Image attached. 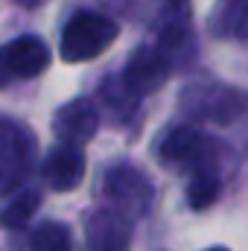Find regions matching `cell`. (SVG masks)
Instances as JSON below:
<instances>
[{"instance_id": "5", "label": "cell", "mask_w": 248, "mask_h": 251, "mask_svg": "<svg viewBox=\"0 0 248 251\" xmlns=\"http://www.w3.org/2000/svg\"><path fill=\"white\" fill-rule=\"evenodd\" d=\"M41 178L56 193H67V190L79 187V181L85 178V152H82V146L59 143L56 149H50L44 164H41Z\"/></svg>"}, {"instance_id": "7", "label": "cell", "mask_w": 248, "mask_h": 251, "mask_svg": "<svg viewBox=\"0 0 248 251\" xmlns=\"http://www.w3.org/2000/svg\"><path fill=\"white\" fill-rule=\"evenodd\" d=\"M85 234H88L91 251H128V240H131L128 219L123 213H117L114 207H102V210L91 213Z\"/></svg>"}, {"instance_id": "8", "label": "cell", "mask_w": 248, "mask_h": 251, "mask_svg": "<svg viewBox=\"0 0 248 251\" xmlns=\"http://www.w3.org/2000/svg\"><path fill=\"white\" fill-rule=\"evenodd\" d=\"M3 53H6V64H9L12 76L32 79V76H41L50 67V47L38 35H21Z\"/></svg>"}, {"instance_id": "6", "label": "cell", "mask_w": 248, "mask_h": 251, "mask_svg": "<svg viewBox=\"0 0 248 251\" xmlns=\"http://www.w3.org/2000/svg\"><path fill=\"white\" fill-rule=\"evenodd\" d=\"M170 76V62L164 59V53L158 50H137L123 70V88L137 100L152 94L155 88L164 85V79Z\"/></svg>"}, {"instance_id": "13", "label": "cell", "mask_w": 248, "mask_h": 251, "mask_svg": "<svg viewBox=\"0 0 248 251\" xmlns=\"http://www.w3.org/2000/svg\"><path fill=\"white\" fill-rule=\"evenodd\" d=\"M216 199H219V178H216V173L198 170V173L190 178V187H187V201H190V207H193V210H204V207H210Z\"/></svg>"}, {"instance_id": "10", "label": "cell", "mask_w": 248, "mask_h": 251, "mask_svg": "<svg viewBox=\"0 0 248 251\" xmlns=\"http://www.w3.org/2000/svg\"><path fill=\"white\" fill-rule=\"evenodd\" d=\"M210 26L219 38L248 41V0H219L210 15Z\"/></svg>"}, {"instance_id": "15", "label": "cell", "mask_w": 248, "mask_h": 251, "mask_svg": "<svg viewBox=\"0 0 248 251\" xmlns=\"http://www.w3.org/2000/svg\"><path fill=\"white\" fill-rule=\"evenodd\" d=\"M170 3H173V6H181V3H184V0H170Z\"/></svg>"}, {"instance_id": "9", "label": "cell", "mask_w": 248, "mask_h": 251, "mask_svg": "<svg viewBox=\"0 0 248 251\" xmlns=\"http://www.w3.org/2000/svg\"><path fill=\"white\" fill-rule=\"evenodd\" d=\"M204 143H201V134L190 126H173L164 137H161V146H158V155L164 164L170 167H184L198 161Z\"/></svg>"}, {"instance_id": "16", "label": "cell", "mask_w": 248, "mask_h": 251, "mask_svg": "<svg viewBox=\"0 0 248 251\" xmlns=\"http://www.w3.org/2000/svg\"><path fill=\"white\" fill-rule=\"evenodd\" d=\"M207 251H228V249H222V246H216V249H207Z\"/></svg>"}, {"instance_id": "12", "label": "cell", "mask_w": 248, "mask_h": 251, "mask_svg": "<svg viewBox=\"0 0 248 251\" xmlns=\"http://www.w3.org/2000/svg\"><path fill=\"white\" fill-rule=\"evenodd\" d=\"M29 251H73L70 231L62 222H44L32 231L29 237Z\"/></svg>"}, {"instance_id": "2", "label": "cell", "mask_w": 248, "mask_h": 251, "mask_svg": "<svg viewBox=\"0 0 248 251\" xmlns=\"http://www.w3.org/2000/svg\"><path fill=\"white\" fill-rule=\"evenodd\" d=\"M105 196L117 213H123L125 219H134L149 210L155 190L140 170H134L128 164H117L105 173Z\"/></svg>"}, {"instance_id": "1", "label": "cell", "mask_w": 248, "mask_h": 251, "mask_svg": "<svg viewBox=\"0 0 248 251\" xmlns=\"http://www.w3.org/2000/svg\"><path fill=\"white\" fill-rule=\"evenodd\" d=\"M117 38V24L99 12H76L62 29V59L70 64L97 59Z\"/></svg>"}, {"instance_id": "3", "label": "cell", "mask_w": 248, "mask_h": 251, "mask_svg": "<svg viewBox=\"0 0 248 251\" xmlns=\"http://www.w3.org/2000/svg\"><path fill=\"white\" fill-rule=\"evenodd\" d=\"M29 158H32L29 134L15 120L0 117V193H9L24 181Z\"/></svg>"}, {"instance_id": "11", "label": "cell", "mask_w": 248, "mask_h": 251, "mask_svg": "<svg viewBox=\"0 0 248 251\" xmlns=\"http://www.w3.org/2000/svg\"><path fill=\"white\" fill-rule=\"evenodd\" d=\"M38 204H41V196H38L35 190H21V193H15V196L9 199V204L3 207V213H0L3 228H9V231L24 228V225L35 216Z\"/></svg>"}, {"instance_id": "14", "label": "cell", "mask_w": 248, "mask_h": 251, "mask_svg": "<svg viewBox=\"0 0 248 251\" xmlns=\"http://www.w3.org/2000/svg\"><path fill=\"white\" fill-rule=\"evenodd\" d=\"M9 79H12V70H9V64H6V53H0V88L9 85Z\"/></svg>"}, {"instance_id": "4", "label": "cell", "mask_w": 248, "mask_h": 251, "mask_svg": "<svg viewBox=\"0 0 248 251\" xmlns=\"http://www.w3.org/2000/svg\"><path fill=\"white\" fill-rule=\"evenodd\" d=\"M99 128V111L88 97H76L64 102L53 117V131L67 146H85Z\"/></svg>"}]
</instances>
